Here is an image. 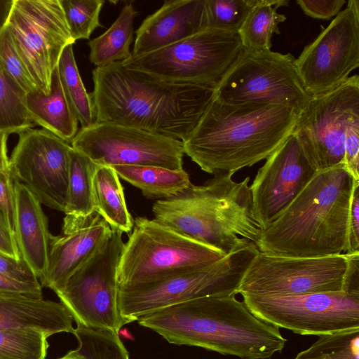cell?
Instances as JSON below:
<instances>
[{"instance_id":"d6a6232c","label":"cell","mask_w":359,"mask_h":359,"mask_svg":"<svg viewBox=\"0 0 359 359\" xmlns=\"http://www.w3.org/2000/svg\"><path fill=\"white\" fill-rule=\"evenodd\" d=\"M294 359H359V328L320 334Z\"/></svg>"},{"instance_id":"8fae6325","label":"cell","mask_w":359,"mask_h":359,"mask_svg":"<svg viewBox=\"0 0 359 359\" xmlns=\"http://www.w3.org/2000/svg\"><path fill=\"white\" fill-rule=\"evenodd\" d=\"M359 118V76L353 75L325 93L312 96L300 111L292 134L316 172L344 165V139Z\"/></svg>"},{"instance_id":"44dd1931","label":"cell","mask_w":359,"mask_h":359,"mask_svg":"<svg viewBox=\"0 0 359 359\" xmlns=\"http://www.w3.org/2000/svg\"><path fill=\"white\" fill-rule=\"evenodd\" d=\"M13 233L21 258L41 283L48 264L51 233L41 203L22 183L15 181Z\"/></svg>"},{"instance_id":"5b68a950","label":"cell","mask_w":359,"mask_h":359,"mask_svg":"<svg viewBox=\"0 0 359 359\" xmlns=\"http://www.w3.org/2000/svg\"><path fill=\"white\" fill-rule=\"evenodd\" d=\"M231 175H217L154 204V219L172 231L228 255L257 245L262 229L257 221L248 184Z\"/></svg>"},{"instance_id":"3957f363","label":"cell","mask_w":359,"mask_h":359,"mask_svg":"<svg viewBox=\"0 0 359 359\" xmlns=\"http://www.w3.org/2000/svg\"><path fill=\"white\" fill-rule=\"evenodd\" d=\"M137 321L170 344L197 346L240 359H269L281 353L287 341L278 327L256 317L235 295L187 301Z\"/></svg>"},{"instance_id":"e0dca14e","label":"cell","mask_w":359,"mask_h":359,"mask_svg":"<svg viewBox=\"0 0 359 359\" xmlns=\"http://www.w3.org/2000/svg\"><path fill=\"white\" fill-rule=\"evenodd\" d=\"M19 135L9 158L13 178L45 206L65 212L72 146L45 129Z\"/></svg>"},{"instance_id":"6da1fadb","label":"cell","mask_w":359,"mask_h":359,"mask_svg":"<svg viewBox=\"0 0 359 359\" xmlns=\"http://www.w3.org/2000/svg\"><path fill=\"white\" fill-rule=\"evenodd\" d=\"M95 122L144 130L184 142L215 90L166 82L116 62L93 71Z\"/></svg>"},{"instance_id":"83f0119b","label":"cell","mask_w":359,"mask_h":359,"mask_svg":"<svg viewBox=\"0 0 359 359\" xmlns=\"http://www.w3.org/2000/svg\"><path fill=\"white\" fill-rule=\"evenodd\" d=\"M97 164L72 147L70 151L65 215L86 217L95 210L93 177Z\"/></svg>"},{"instance_id":"8d00e7d4","label":"cell","mask_w":359,"mask_h":359,"mask_svg":"<svg viewBox=\"0 0 359 359\" xmlns=\"http://www.w3.org/2000/svg\"><path fill=\"white\" fill-rule=\"evenodd\" d=\"M344 148V166L354 180H359V118L348 126Z\"/></svg>"},{"instance_id":"2e32d148","label":"cell","mask_w":359,"mask_h":359,"mask_svg":"<svg viewBox=\"0 0 359 359\" xmlns=\"http://www.w3.org/2000/svg\"><path fill=\"white\" fill-rule=\"evenodd\" d=\"M300 80L311 96L344 83L359 66V1L349 0L295 60Z\"/></svg>"},{"instance_id":"7bdbcfd3","label":"cell","mask_w":359,"mask_h":359,"mask_svg":"<svg viewBox=\"0 0 359 359\" xmlns=\"http://www.w3.org/2000/svg\"><path fill=\"white\" fill-rule=\"evenodd\" d=\"M0 253L18 260L22 259L14 233L1 215Z\"/></svg>"},{"instance_id":"52a82bcc","label":"cell","mask_w":359,"mask_h":359,"mask_svg":"<svg viewBox=\"0 0 359 359\" xmlns=\"http://www.w3.org/2000/svg\"><path fill=\"white\" fill-rule=\"evenodd\" d=\"M243 50L238 32L208 28L160 49L131 55L121 64L166 82L216 90Z\"/></svg>"},{"instance_id":"d590c367","label":"cell","mask_w":359,"mask_h":359,"mask_svg":"<svg viewBox=\"0 0 359 359\" xmlns=\"http://www.w3.org/2000/svg\"><path fill=\"white\" fill-rule=\"evenodd\" d=\"M0 68L25 94L38 90L6 25L0 29Z\"/></svg>"},{"instance_id":"bcb514c9","label":"cell","mask_w":359,"mask_h":359,"mask_svg":"<svg viewBox=\"0 0 359 359\" xmlns=\"http://www.w3.org/2000/svg\"><path fill=\"white\" fill-rule=\"evenodd\" d=\"M57 359H81V358L75 349V350L69 351L65 355H63Z\"/></svg>"},{"instance_id":"d4e9b609","label":"cell","mask_w":359,"mask_h":359,"mask_svg":"<svg viewBox=\"0 0 359 359\" xmlns=\"http://www.w3.org/2000/svg\"><path fill=\"white\" fill-rule=\"evenodd\" d=\"M119 177L137 187L149 198L166 199L191 184L187 172L151 165L111 166Z\"/></svg>"},{"instance_id":"f1b7e54d","label":"cell","mask_w":359,"mask_h":359,"mask_svg":"<svg viewBox=\"0 0 359 359\" xmlns=\"http://www.w3.org/2000/svg\"><path fill=\"white\" fill-rule=\"evenodd\" d=\"M57 68L65 96L81 128L92 125L95 122L94 106L80 76L73 45L64 49Z\"/></svg>"},{"instance_id":"9a60e30c","label":"cell","mask_w":359,"mask_h":359,"mask_svg":"<svg viewBox=\"0 0 359 359\" xmlns=\"http://www.w3.org/2000/svg\"><path fill=\"white\" fill-rule=\"evenodd\" d=\"M71 146L100 165H151L184 170L183 142L121 124L95 122L81 128Z\"/></svg>"},{"instance_id":"ab89813d","label":"cell","mask_w":359,"mask_h":359,"mask_svg":"<svg viewBox=\"0 0 359 359\" xmlns=\"http://www.w3.org/2000/svg\"><path fill=\"white\" fill-rule=\"evenodd\" d=\"M359 252V181H356L352 193L348 232V254Z\"/></svg>"},{"instance_id":"d6986e66","label":"cell","mask_w":359,"mask_h":359,"mask_svg":"<svg viewBox=\"0 0 359 359\" xmlns=\"http://www.w3.org/2000/svg\"><path fill=\"white\" fill-rule=\"evenodd\" d=\"M111 227L96 211L86 217L65 215L62 233L51 235L46 274L40 283L54 292L97 250Z\"/></svg>"},{"instance_id":"e575fe53","label":"cell","mask_w":359,"mask_h":359,"mask_svg":"<svg viewBox=\"0 0 359 359\" xmlns=\"http://www.w3.org/2000/svg\"><path fill=\"white\" fill-rule=\"evenodd\" d=\"M70 34L74 41L88 39L97 27H102L100 14L102 0H60Z\"/></svg>"},{"instance_id":"4dcf8cb0","label":"cell","mask_w":359,"mask_h":359,"mask_svg":"<svg viewBox=\"0 0 359 359\" xmlns=\"http://www.w3.org/2000/svg\"><path fill=\"white\" fill-rule=\"evenodd\" d=\"M25 95L0 68V130L20 134L36 126L26 108Z\"/></svg>"},{"instance_id":"9c48e42d","label":"cell","mask_w":359,"mask_h":359,"mask_svg":"<svg viewBox=\"0 0 359 359\" xmlns=\"http://www.w3.org/2000/svg\"><path fill=\"white\" fill-rule=\"evenodd\" d=\"M111 228L97 250L55 292L76 323L88 328L118 334L126 325L118 306L117 270L125 243Z\"/></svg>"},{"instance_id":"277c9868","label":"cell","mask_w":359,"mask_h":359,"mask_svg":"<svg viewBox=\"0 0 359 359\" xmlns=\"http://www.w3.org/2000/svg\"><path fill=\"white\" fill-rule=\"evenodd\" d=\"M356 181L344 165L317 172L262 230L256 245L259 252L293 257L348 254L350 205Z\"/></svg>"},{"instance_id":"ffe728a7","label":"cell","mask_w":359,"mask_h":359,"mask_svg":"<svg viewBox=\"0 0 359 359\" xmlns=\"http://www.w3.org/2000/svg\"><path fill=\"white\" fill-rule=\"evenodd\" d=\"M205 29V0L165 1L135 31L131 55L160 49Z\"/></svg>"},{"instance_id":"b9f144b4","label":"cell","mask_w":359,"mask_h":359,"mask_svg":"<svg viewBox=\"0 0 359 359\" xmlns=\"http://www.w3.org/2000/svg\"><path fill=\"white\" fill-rule=\"evenodd\" d=\"M0 292L43 297L40 283L24 282L0 273Z\"/></svg>"},{"instance_id":"5bb4252c","label":"cell","mask_w":359,"mask_h":359,"mask_svg":"<svg viewBox=\"0 0 359 359\" xmlns=\"http://www.w3.org/2000/svg\"><path fill=\"white\" fill-rule=\"evenodd\" d=\"M348 254L293 257L259 252L246 270L237 294L296 295L344 291Z\"/></svg>"},{"instance_id":"ac0fdd59","label":"cell","mask_w":359,"mask_h":359,"mask_svg":"<svg viewBox=\"0 0 359 359\" xmlns=\"http://www.w3.org/2000/svg\"><path fill=\"white\" fill-rule=\"evenodd\" d=\"M316 173L291 134L266 159L250 186L254 215L262 230L285 211Z\"/></svg>"},{"instance_id":"8992f818","label":"cell","mask_w":359,"mask_h":359,"mask_svg":"<svg viewBox=\"0 0 359 359\" xmlns=\"http://www.w3.org/2000/svg\"><path fill=\"white\" fill-rule=\"evenodd\" d=\"M133 229L117 270L118 290L201 269L226 255L172 231L154 219L137 217Z\"/></svg>"},{"instance_id":"60d3db41","label":"cell","mask_w":359,"mask_h":359,"mask_svg":"<svg viewBox=\"0 0 359 359\" xmlns=\"http://www.w3.org/2000/svg\"><path fill=\"white\" fill-rule=\"evenodd\" d=\"M0 273L24 282H39L22 259L18 260L1 253H0Z\"/></svg>"},{"instance_id":"4fadbf2b","label":"cell","mask_w":359,"mask_h":359,"mask_svg":"<svg viewBox=\"0 0 359 359\" xmlns=\"http://www.w3.org/2000/svg\"><path fill=\"white\" fill-rule=\"evenodd\" d=\"M290 53L244 50L215 90V97L229 104L266 102L299 111L311 98Z\"/></svg>"},{"instance_id":"f6af8a7d","label":"cell","mask_w":359,"mask_h":359,"mask_svg":"<svg viewBox=\"0 0 359 359\" xmlns=\"http://www.w3.org/2000/svg\"><path fill=\"white\" fill-rule=\"evenodd\" d=\"M13 0H0V29L5 25Z\"/></svg>"},{"instance_id":"484cf974","label":"cell","mask_w":359,"mask_h":359,"mask_svg":"<svg viewBox=\"0 0 359 359\" xmlns=\"http://www.w3.org/2000/svg\"><path fill=\"white\" fill-rule=\"evenodd\" d=\"M137 11L131 3L126 4L111 27L102 34L88 42L89 60L96 67L123 62L132 54L133 22Z\"/></svg>"},{"instance_id":"7a4b0ae2","label":"cell","mask_w":359,"mask_h":359,"mask_svg":"<svg viewBox=\"0 0 359 359\" xmlns=\"http://www.w3.org/2000/svg\"><path fill=\"white\" fill-rule=\"evenodd\" d=\"M299 111L266 102H224L215 97L183 142L203 171L233 175L266 159L292 133Z\"/></svg>"},{"instance_id":"ee69618b","label":"cell","mask_w":359,"mask_h":359,"mask_svg":"<svg viewBox=\"0 0 359 359\" xmlns=\"http://www.w3.org/2000/svg\"><path fill=\"white\" fill-rule=\"evenodd\" d=\"M10 133L0 130V172L9 171L7 142Z\"/></svg>"},{"instance_id":"836d02e7","label":"cell","mask_w":359,"mask_h":359,"mask_svg":"<svg viewBox=\"0 0 359 359\" xmlns=\"http://www.w3.org/2000/svg\"><path fill=\"white\" fill-rule=\"evenodd\" d=\"M257 0H205L206 29L238 32Z\"/></svg>"},{"instance_id":"f35d334b","label":"cell","mask_w":359,"mask_h":359,"mask_svg":"<svg viewBox=\"0 0 359 359\" xmlns=\"http://www.w3.org/2000/svg\"><path fill=\"white\" fill-rule=\"evenodd\" d=\"M345 0H297L304 13L316 19L329 20L336 16L346 4Z\"/></svg>"},{"instance_id":"74e56055","label":"cell","mask_w":359,"mask_h":359,"mask_svg":"<svg viewBox=\"0 0 359 359\" xmlns=\"http://www.w3.org/2000/svg\"><path fill=\"white\" fill-rule=\"evenodd\" d=\"M15 181L10 170L0 172V215L13 232L15 203Z\"/></svg>"},{"instance_id":"cb8c5ba5","label":"cell","mask_w":359,"mask_h":359,"mask_svg":"<svg viewBox=\"0 0 359 359\" xmlns=\"http://www.w3.org/2000/svg\"><path fill=\"white\" fill-rule=\"evenodd\" d=\"M95 210L111 228L130 233L134 220L128 212L119 177L111 166L97 165L93 177Z\"/></svg>"},{"instance_id":"30bf717a","label":"cell","mask_w":359,"mask_h":359,"mask_svg":"<svg viewBox=\"0 0 359 359\" xmlns=\"http://www.w3.org/2000/svg\"><path fill=\"white\" fill-rule=\"evenodd\" d=\"M5 25L38 90L48 94L64 49L75 42L60 0H13Z\"/></svg>"},{"instance_id":"7c38bea8","label":"cell","mask_w":359,"mask_h":359,"mask_svg":"<svg viewBox=\"0 0 359 359\" xmlns=\"http://www.w3.org/2000/svg\"><path fill=\"white\" fill-rule=\"evenodd\" d=\"M242 296L256 317L295 334L319 336L359 328V294L341 291Z\"/></svg>"},{"instance_id":"7402d4cb","label":"cell","mask_w":359,"mask_h":359,"mask_svg":"<svg viewBox=\"0 0 359 359\" xmlns=\"http://www.w3.org/2000/svg\"><path fill=\"white\" fill-rule=\"evenodd\" d=\"M73 318L61 302L0 292V330H34L48 337L73 333Z\"/></svg>"},{"instance_id":"1f68e13d","label":"cell","mask_w":359,"mask_h":359,"mask_svg":"<svg viewBox=\"0 0 359 359\" xmlns=\"http://www.w3.org/2000/svg\"><path fill=\"white\" fill-rule=\"evenodd\" d=\"M48 337L34 330H0V359H46Z\"/></svg>"},{"instance_id":"ba28073f","label":"cell","mask_w":359,"mask_h":359,"mask_svg":"<svg viewBox=\"0 0 359 359\" xmlns=\"http://www.w3.org/2000/svg\"><path fill=\"white\" fill-rule=\"evenodd\" d=\"M258 252L255 245H249L207 266L118 290L120 314L125 323L128 324L187 301L210 296L236 295L246 270Z\"/></svg>"},{"instance_id":"4316f807","label":"cell","mask_w":359,"mask_h":359,"mask_svg":"<svg viewBox=\"0 0 359 359\" xmlns=\"http://www.w3.org/2000/svg\"><path fill=\"white\" fill-rule=\"evenodd\" d=\"M288 4V0H257L238 31L244 50H271L273 34L280 33L278 25L286 20L277 10Z\"/></svg>"},{"instance_id":"f546056e","label":"cell","mask_w":359,"mask_h":359,"mask_svg":"<svg viewBox=\"0 0 359 359\" xmlns=\"http://www.w3.org/2000/svg\"><path fill=\"white\" fill-rule=\"evenodd\" d=\"M72 334L77 339L76 351L81 359H130L116 332L77 325Z\"/></svg>"},{"instance_id":"603a6c76","label":"cell","mask_w":359,"mask_h":359,"mask_svg":"<svg viewBox=\"0 0 359 359\" xmlns=\"http://www.w3.org/2000/svg\"><path fill=\"white\" fill-rule=\"evenodd\" d=\"M25 102L35 125L71 143L78 133L79 121L65 96L57 67L52 76L50 93L45 95L34 90L25 95Z\"/></svg>"}]
</instances>
